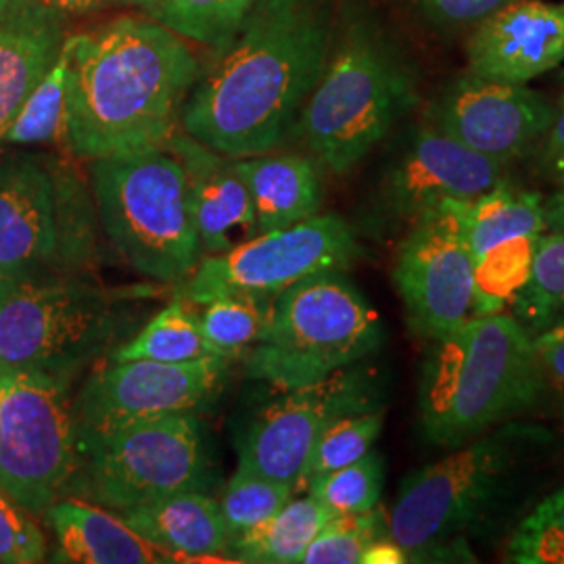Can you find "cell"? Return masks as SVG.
<instances>
[{"instance_id":"cell-40","label":"cell","mask_w":564,"mask_h":564,"mask_svg":"<svg viewBox=\"0 0 564 564\" xmlns=\"http://www.w3.org/2000/svg\"><path fill=\"white\" fill-rule=\"evenodd\" d=\"M512 0H419L429 18L442 23H475Z\"/></svg>"},{"instance_id":"cell-28","label":"cell","mask_w":564,"mask_h":564,"mask_svg":"<svg viewBox=\"0 0 564 564\" xmlns=\"http://www.w3.org/2000/svg\"><path fill=\"white\" fill-rule=\"evenodd\" d=\"M272 302L256 293H228L203 303L199 326L214 354L226 360L245 358L262 339Z\"/></svg>"},{"instance_id":"cell-10","label":"cell","mask_w":564,"mask_h":564,"mask_svg":"<svg viewBox=\"0 0 564 564\" xmlns=\"http://www.w3.org/2000/svg\"><path fill=\"white\" fill-rule=\"evenodd\" d=\"M72 383L42 370L0 368V489L32 517H44L78 470Z\"/></svg>"},{"instance_id":"cell-35","label":"cell","mask_w":564,"mask_h":564,"mask_svg":"<svg viewBox=\"0 0 564 564\" xmlns=\"http://www.w3.org/2000/svg\"><path fill=\"white\" fill-rule=\"evenodd\" d=\"M293 487L270 477L237 468L218 500L230 540L274 517L293 498Z\"/></svg>"},{"instance_id":"cell-12","label":"cell","mask_w":564,"mask_h":564,"mask_svg":"<svg viewBox=\"0 0 564 564\" xmlns=\"http://www.w3.org/2000/svg\"><path fill=\"white\" fill-rule=\"evenodd\" d=\"M466 202L447 199L426 209L398 247L393 281L405 318L429 341L473 316L475 258L466 235Z\"/></svg>"},{"instance_id":"cell-20","label":"cell","mask_w":564,"mask_h":564,"mask_svg":"<svg viewBox=\"0 0 564 564\" xmlns=\"http://www.w3.org/2000/svg\"><path fill=\"white\" fill-rule=\"evenodd\" d=\"M63 42V13L41 2L11 0L0 13V137L59 57Z\"/></svg>"},{"instance_id":"cell-33","label":"cell","mask_w":564,"mask_h":564,"mask_svg":"<svg viewBox=\"0 0 564 564\" xmlns=\"http://www.w3.org/2000/svg\"><path fill=\"white\" fill-rule=\"evenodd\" d=\"M384 414L381 408L345 414L330 424L310 452L302 475L295 484V494L305 491L314 479L333 473L347 464L360 460L383 431Z\"/></svg>"},{"instance_id":"cell-38","label":"cell","mask_w":564,"mask_h":564,"mask_svg":"<svg viewBox=\"0 0 564 564\" xmlns=\"http://www.w3.org/2000/svg\"><path fill=\"white\" fill-rule=\"evenodd\" d=\"M46 556V535L34 517L0 489V564H36Z\"/></svg>"},{"instance_id":"cell-36","label":"cell","mask_w":564,"mask_h":564,"mask_svg":"<svg viewBox=\"0 0 564 564\" xmlns=\"http://www.w3.org/2000/svg\"><path fill=\"white\" fill-rule=\"evenodd\" d=\"M387 533V517L379 506L356 514H337L316 533L303 554L302 563H362L364 550Z\"/></svg>"},{"instance_id":"cell-42","label":"cell","mask_w":564,"mask_h":564,"mask_svg":"<svg viewBox=\"0 0 564 564\" xmlns=\"http://www.w3.org/2000/svg\"><path fill=\"white\" fill-rule=\"evenodd\" d=\"M364 564H403L408 563V556L402 550V545L395 540L389 538V533L383 538H377L372 544L364 550Z\"/></svg>"},{"instance_id":"cell-29","label":"cell","mask_w":564,"mask_h":564,"mask_svg":"<svg viewBox=\"0 0 564 564\" xmlns=\"http://www.w3.org/2000/svg\"><path fill=\"white\" fill-rule=\"evenodd\" d=\"M67 65H69V53L63 42L59 57L21 105L18 116L2 132L0 144L30 147V144L65 141Z\"/></svg>"},{"instance_id":"cell-39","label":"cell","mask_w":564,"mask_h":564,"mask_svg":"<svg viewBox=\"0 0 564 564\" xmlns=\"http://www.w3.org/2000/svg\"><path fill=\"white\" fill-rule=\"evenodd\" d=\"M533 349L545 384H550L564 402V323L550 324L542 333L533 335Z\"/></svg>"},{"instance_id":"cell-41","label":"cell","mask_w":564,"mask_h":564,"mask_svg":"<svg viewBox=\"0 0 564 564\" xmlns=\"http://www.w3.org/2000/svg\"><path fill=\"white\" fill-rule=\"evenodd\" d=\"M540 165L547 181L554 184H564V97L561 105L556 107L554 120L545 132L542 153H540Z\"/></svg>"},{"instance_id":"cell-30","label":"cell","mask_w":564,"mask_h":564,"mask_svg":"<svg viewBox=\"0 0 564 564\" xmlns=\"http://www.w3.org/2000/svg\"><path fill=\"white\" fill-rule=\"evenodd\" d=\"M512 305L531 337L558 321L564 312V230L540 237L529 281Z\"/></svg>"},{"instance_id":"cell-14","label":"cell","mask_w":564,"mask_h":564,"mask_svg":"<svg viewBox=\"0 0 564 564\" xmlns=\"http://www.w3.org/2000/svg\"><path fill=\"white\" fill-rule=\"evenodd\" d=\"M226 358L193 362H111L90 375L74 400L76 440L170 414L195 412L223 383Z\"/></svg>"},{"instance_id":"cell-17","label":"cell","mask_w":564,"mask_h":564,"mask_svg":"<svg viewBox=\"0 0 564 564\" xmlns=\"http://www.w3.org/2000/svg\"><path fill=\"white\" fill-rule=\"evenodd\" d=\"M46 272L59 274L48 160L0 155V284Z\"/></svg>"},{"instance_id":"cell-34","label":"cell","mask_w":564,"mask_h":564,"mask_svg":"<svg viewBox=\"0 0 564 564\" xmlns=\"http://www.w3.org/2000/svg\"><path fill=\"white\" fill-rule=\"evenodd\" d=\"M383 458L370 449L360 460L314 479L305 491L337 517L377 508L383 496Z\"/></svg>"},{"instance_id":"cell-13","label":"cell","mask_w":564,"mask_h":564,"mask_svg":"<svg viewBox=\"0 0 564 564\" xmlns=\"http://www.w3.org/2000/svg\"><path fill=\"white\" fill-rule=\"evenodd\" d=\"M375 408H379V387L356 364L318 383L286 389L247 426L239 468L289 484L295 491L310 452L324 431L345 414Z\"/></svg>"},{"instance_id":"cell-18","label":"cell","mask_w":564,"mask_h":564,"mask_svg":"<svg viewBox=\"0 0 564 564\" xmlns=\"http://www.w3.org/2000/svg\"><path fill=\"white\" fill-rule=\"evenodd\" d=\"M564 61V2L512 0L479 21L468 67L487 80L527 84Z\"/></svg>"},{"instance_id":"cell-46","label":"cell","mask_w":564,"mask_h":564,"mask_svg":"<svg viewBox=\"0 0 564 564\" xmlns=\"http://www.w3.org/2000/svg\"><path fill=\"white\" fill-rule=\"evenodd\" d=\"M9 2H11V0H0V13H2V11L9 7Z\"/></svg>"},{"instance_id":"cell-24","label":"cell","mask_w":564,"mask_h":564,"mask_svg":"<svg viewBox=\"0 0 564 564\" xmlns=\"http://www.w3.org/2000/svg\"><path fill=\"white\" fill-rule=\"evenodd\" d=\"M330 519L333 514L314 496L291 498L274 517L235 535L228 550L239 563H302L307 545Z\"/></svg>"},{"instance_id":"cell-45","label":"cell","mask_w":564,"mask_h":564,"mask_svg":"<svg viewBox=\"0 0 564 564\" xmlns=\"http://www.w3.org/2000/svg\"><path fill=\"white\" fill-rule=\"evenodd\" d=\"M107 2H111V0H107ZM116 2H123V4H134V7H141L144 9L147 13L153 9V4H155V0H116Z\"/></svg>"},{"instance_id":"cell-23","label":"cell","mask_w":564,"mask_h":564,"mask_svg":"<svg viewBox=\"0 0 564 564\" xmlns=\"http://www.w3.org/2000/svg\"><path fill=\"white\" fill-rule=\"evenodd\" d=\"M235 162L249 188L260 232L303 223L318 214L323 184L312 160L302 155H253Z\"/></svg>"},{"instance_id":"cell-25","label":"cell","mask_w":564,"mask_h":564,"mask_svg":"<svg viewBox=\"0 0 564 564\" xmlns=\"http://www.w3.org/2000/svg\"><path fill=\"white\" fill-rule=\"evenodd\" d=\"M545 230L544 199L540 193L519 191L502 181L466 202V235L475 262L500 242L542 237Z\"/></svg>"},{"instance_id":"cell-9","label":"cell","mask_w":564,"mask_h":564,"mask_svg":"<svg viewBox=\"0 0 564 564\" xmlns=\"http://www.w3.org/2000/svg\"><path fill=\"white\" fill-rule=\"evenodd\" d=\"M76 477L84 498L116 512L214 484L205 431L193 412L82 435Z\"/></svg>"},{"instance_id":"cell-1","label":"cell","mask_w":564,"mask_h":564,"mask_svg":"<svg viewBox=\"0 0 564 564\" xmlns=\"http://www.w3.org/2000/svg\"><path fill=\"white\" fill-rule=\"evenodd\" d=\"M328 0H253L235 39L202 67L182 132L232 160L293 132L330 53Z\"/></svg>"},{"instance_id":"cell-4","label":"cell","mask_w":564,"mask_h":564,"mask_svg":"<svg viewBox=\"0 0 564 564\" xmlns=\"http://www.w3.org/2000/svg\"><path fill=\"white\" fill-rule=\"evenodd\" d=\"M533 337L508 314L470 316L431 341L419 383L424 437L460 447L544 398Z\"/></svg>"},{"instance_id":"cell-32","label":"cell","mask_w":564,"mask_h":564,"mask_svg":"<svg viewBox=\"0 0 564 564\" xmlns=\"http://www.w3.org/2000/svg\"><path fill=\"white\" fill-rule=\"evenodd\" d=\"M540 237L500 242L475 262L473 316L500 314L529 281Z\"/></svg>"},{"instance_id":"cell-27","label":"cell","mask_w":564,"mask_h":564,"mask_svg":"<svg viewBox=\"0 0 564 564\" xmlns=\"http://www.w3.org/2000/svg\"><path fill=\"white\" fill-rule=\"evenodd\" d=\"M214 356V349L203 337L199 316H195L184 303L172 302L155 314L137 337L116 347L111 351V362L153 360L178 364Z\"/></svg>"},{"instance_id":"cell-21","label":"cell","mask_w":564,"mask_h":564,"mask_svg":"<svg viewBox=\"0 0 564 564\" xmlns=\"http://www.w3.org/2000/svg\"><path fill=\"white\" fill-rule=\"evenodd\" d=\"M55 533L53 563L174 564L181 556L144 540L139 531L99 506L57 500L44 514Z\"/></svg>"},{"instance_id":"cell-43","label":"cell","mask_w":564,"mask_h":564,"mask_svg":"<svg viewBox=\"0 0 564 564\" xmlns=\"http://www.w3.org/2000/svg\"><path fill=\"white\" fill-rule=\"evenodd\" d=\"M545 228L550 232L564 230V184L544 202Z\"/></svg>"},{"instance_id":"cell-26","label":"cell","mask_w":564,"mask_h":564,"mask_svg":"<svg viewBox=\"0 0 564 564\" xmlns=\"http://www.w3.org/2000/svg\"><path fill=\"white\" fill-rule=\"evenodd\" d=\"M55 193L57 270L86 274L97 258V202L93 188L67 163L48 160Z\"/></svg>"},{"instance_id":"cell-15","label":"cell","mask_w":564,"mask_h":564,"mask_svg":"<svg viewBox=\"0 0 564 564\" xmlns=\"http://www.w3.org/2000/svg\"><path fill=\"white\" fill-rule=\"evenodd\" d=\"M556 107L524 84L487 80L468 74L437 101L431 123L489 160H519L542 141Z\"/></svg>"},{"instance_id":"cell-2","label":"cell","mask_w":564,"mask_h":564,"mask_svg":"<svg viewBox=\"0 0 564 564\" xmlns=\"http://www.w3.org/2000/svg\"><path fill=\"white\" fill-rule=\"evenodd\" d=\"M65 142L80 160L165 147L202 63L181 36L139 18L102 23L65 39Z\"/></svg>"},{"instance_id":"cell-6","label":"cell","mask_w":564,"mask_h":564,"mask_svg":"<svg viewBox=\"0 0 564 564\" xmlns=\"http://www.w3.org/2000/svg\"><path fill=\"white\" fill-rule=\"evenodd\" d=\"M134 300L86 274H34L0 284V368L74 379L132 328Z\"/></svg>"},{"instance_id":"cell-5","label":"cell","mask_w":564,"mask_h":564,"mask_svg":"<svg viewBox=\"0 0 564 564\" xmlns=\"http://www.w3.org/2000/svg\"><path fill=\"white\" fill-rule=\"evenodd\" d=\"M414 101L408 67L368 21L335 42L295 121L305 147L333 174L351 172Z\"/></svg>"},{"instance_id":"cell-8","label":"cell","mask_w":564,"mask_h":564,"mask_svg":"<svg viewBox=\"0 0 564 564\" xmlns=\"http://www.w3.org/2000/svg\"><path fill=\"white\" fill-rule=\"evenodd\" d=\"M383 345V323L341 270L291 284L274 297L247 377L281 391L318 383Z\"/></svg>"},{"instance_id":"cell-19","label":"cell","mask_w":564,"mask_h":564,"mask_svg":"<svg viewBox=\"0 0 564 564\" xmlns=\"http://www.w3.org/2000/svg\"><path fill=\"white\" fill-rule=\"evenodd\" d=\"M181 162L186 202L199 235L203 256L224 253L260 235L249 188L232 158L184 132L165 144Z\"/></svg>"},{"instance_id":"cell-44","label":"cell","mask_w":564,"mask_h":564,"mask_svg":"<svg viewBox=\"0 0 564 564\" xmlns=\"http://www.w3.org/2000/svg\"><path fill=\"white\" fill-rule=\"evenodd\" d=\"M34 2H41L44 7L55 9L65 15V13H84V11L97 9L107 0H34Z\"/></svg>"},{"instance_id":"cell-37","label":"cell","mask_w":564,"mask_h":564,"mask_svg":"<svg viewBox=\"0 0 564 564\" xmlns=\"http://www.w3.org/2000/svg\"><path fill=\"white\" fill-rule=\"evenodd\" d=\"M514 564H564V487L535 506L506 545Z\"/></svg>"},{"instance_id":"cell-31","label":"cell","mask_w":564,"mask_h":564,"mask_svg":"<svg viewBox=\"0 0 564 564\" xmlns=\"http://www.w3.org/2000/svg\"><path fill=\"white\" fill-rule=\"evenodd\" d=\"M253 0H155L147 13L181 39L223 48L239 32Z\"/></svg>"},{"instance_id":"cell-7","label":"cell","mask_w":564,"mask_h":564,"mask_svg":"<svg viewBox=\"0 0 564 564\" xmlns=\"http://www.w3.org/2000/svg\"><path fill=\"white\" fill-rule=\"evenodd\" d=\"M93 195L107 241L130 268L158 282L186 281L202 242L178 158L167 147L95 160Z\"/></svg>"},{"instance_id":"cell-3","label":"cell","mask_w":564,"mask_h":564,"mask_svg":"<svg viewBox=\"0 0 564 564\" xmlns=\"http://www.w3.org/2000/svg\"><path fill=\"white\" fill-rule=\"evenodd\" d=\"M552 444L554 435L542 426L505 423L416 468L387 517L389 538L402 545L408 563L475 561L470 533L505 505Z\"/></svg>"},{"instance_id":"cell-22","label":"cell","mask_w":564,"mask_h":564,"mask_svg":"<svg viewBox=\"0 0 564 564\" xmlns=\"http://www.w3.org/2000/svg\"><path fill=\"white\" fill-rule=\"evenodd\" d=\"M144 540L181 556L199 561L228 552L230 533L218 500L205 491H181L120 512Z\"/></svg>"},{"instance_id":"cell-16","label":"cell","mask_w":564,"mask_h":564,"mask_svg":"<svg viewBox=\"0 0 564 564\" xmlns=\"http://www.w3.org/2000/svg\"><path fill=\"white\" fill-rule=\"evenodd\" d=\"M505 163L468 149L435 123H424L410 134L384 174V209L412 224L437 203L484 195L505 181Z\"/></svg>"},{"instance_id":"cell-11","label":"cell","mask_w":564,"mask_h":564,"mask_svg":"<svg viewBox=\"0 0 564 564\" xmlns=\"http://www.w3.org/2000/svg\"><path fill=\"white\" fill-rule=\"evenodd\" d=\"M360 258L354 230L335 214L312 216L260 232L224 253L205 256L186 282L193 303L212 302L228 293L276 297L291 284L321 272L347 270Z\"/></svg>"}]
</instances>
